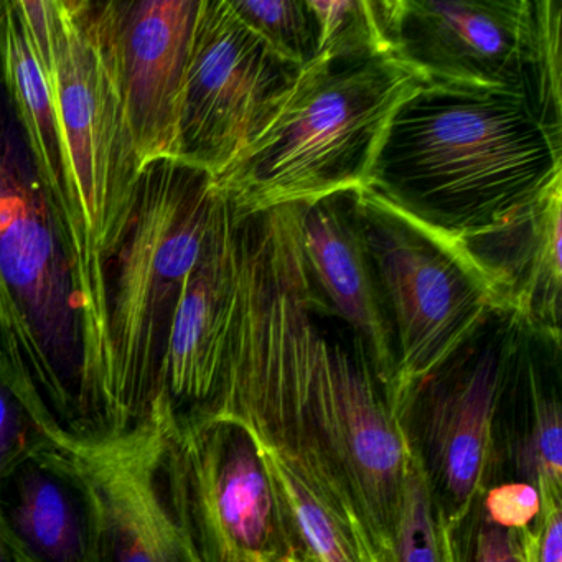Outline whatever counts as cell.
Wrapping results in <instances>:
<instances>
[{
  "mask_svg": "<svg viewBox=\"0 0 562 562\" xmlns=\"http://www.w3.org/2000/svg\"><path fill=\"white\" fill-rule=\"evenodd\" d=\"M144 169L179 160L180 114L200 0L88 2Z\"/></svg>",
  "mask_w": 562,
  "mask_h": 562,
  "instance_id": "4fadbf2b",
  "label": "cell"
},
{
  "mask_svg": "<svg viewBox=\"0 0 562 562\" xmlns=\"http://www.w3.org/2000/svg\"><path fill=\"white\" fill-rule=\"evenodd\" d=\"M218 203L215 179L182 160H157L140 173L103 268L101 358L120 434L156 411L173 317Z\"/></svg>",
  "mask_w": 562,
  "mask_h": 562,
  "instance_id": "5b68a950",
  "label": "cell"
},
{
  "mask_svg": "<svg viewBox=\"0 0 562 562\" xmlns=\"http://www.w3.org/2000/svg\"><path fill=\"white\" fill-rule=\"evenodd\" d=\"M387 562H457L452 529L413 449Z\"/></svg>",
  "mask_w": 562,
  "mask_h": 562,
  "instance_id": "7402d4cb",
  "label": "cell"
},
{
  "mask_svg": "<svg viewBox=\"0 0 562 562\" xmlns=\"http://www.w3.org/2000/svg\"><path fill=\"white\" fill-rule=\"evenodd\" d=\"M0 518L31 562H108L90 476L77 452L54 440L0 475Z\"/></svg>",
  "mask_w": 562,
  "mask_h": 562,
  "instance_id": "2e32d148",
  "label": "cell"
},
{
  "mask_svg": "<svg viewBox=\"0 0 562 562\" xmlns=\"http://www.w3.org/2000/svg\"><path fill=\"white\" fill-rule=\"evenodd\" d=\"M519 532L522 562H562V498L541 499V513Z\"/></svg>",
  "mask_w": 562,
  "mask_h": 562,
  "instance_id": "83f0119b",
  "label": "cell"
},
{
  "mask_svg": "<svg viewBox=\"0 0 562 562\" xmlns=\"http://www.w3.org/2000/svg\"><path fill=\"white\" fill-rule=\"evenodd\" d=\"M522 374L528 387V413L512 443V462L521 482L531 483L541 499L562 498V413L558 394L539 381L532 337H526Z\"/></svg>",
  "mask_w": 562,
  "mask_h": 562,
  "instance_id": "ffe728a7",
  "label": "cell"
},
{
  "mask_svg": "<svg viewBox=\"0 0 562 562\" xmlns=\"http://www.w3.org/2000/svg\"><path fill=\"white\" fill-rule=\"evenodd\" d=\"M480 506L493 525L521 531L541 513V496L531 483L518 480L488 486L480 496Z\"/></svg>",
  "mask_w": 562,
  "mask_h": 562,
  "instance_id": "4316f807",
  "label": "cell"
},
{
  "mask_svg": "<svg viewBox=\"0 0 562 562\" xmlns=\"http://www.w3.org/2000/svg\"><path fill=\"white\" fill-rule=\"evenodd\" d=\"M355 348L351 355L318 331L311 400L378 562H387L411 449L386 391L357 344Z\"/></svg>",
  "mask_w": 562,
  "mask_h": 562,
  "instance_id": "8fae6325",
  "label": "cell"
},
{
  "mask_svg": "<svg viewBox=\"0 0 562 562\" xmlns=\"http://www.w3.org/2000/svg\"><path fill=\"white\" fill-rule=\"evenodd\" d=\"M229 4L276 57L299 68L317 57V29L307 0H229Z\"/></svg>",
  "mask_w": 562,
  "mask_h": 562,
  "instance_id": "603a6c76",
  "label": "cell"
},
{
  "mask_svg": "<svg viewBox=\"0 0 562 562\" xmlns=\"http://www.w3.org/2000/svg\"><path fill=\"white\" fill-rule=\"evenodd\" d=\"M301 243L315 288L350 327L390 397L396 373L393 328L351 193L304 205Z\"/></svg>",
  "mask_w": 562,
  "mask_h": 562,
  "instance_id": "ac0fdd59",
  "label": "cell"
},
{
  "mask_svg": "<svg viewBox=\"0 0 562 562\" xmlns=\"http://www.w3.org/2000/svg\"><path fill=\"white\" fill-rule=\"evenodd\" d=\"M285 562H302L301 559L295 558V555H292V558H289Z\"/></svg>",
  "mask_w": 562,
  "mask_h": 562,
  "instance_id": "f546056e",
  "label": "cell"
},
{
  "mask_svg": "<svg viewBox=\"0 0 562 562\" xmlns=\"http://www.w3.org/2000/svg\"><path fill=\"white\" fill-rule=\"evenodd\" d=\"M426 87L396 55L358 61L317 55L215 189L236 222L368 189L394 117Z\"/></svg>",
  "mask_w": 562,
  "mask_h": 562,
  "instance_id": "277c9868",
  "label": "cell"
},
{
  "mask_svg": "<svg viewBox=\"0 0 562 562\" xmlns=\"http://www.w3.org/2000/svg\"><path fill=\"white\" fill-rule=\"evenodd\" d=\"M35 58L57 100L83 229L88 327L101 353L104 262L130 216L144 167L87 0H55L54 47Z\"/></svg>",
  "mask_w": 562,
  "mask_h": 562,
  "instance_id": "52a82bcc",
  "label": "cell"
},
{
  "mask_svg": "<svg viewBox=\"0 0 562 562\" xmlns=\"http://www.w3.org/2000/svg\"><path fill=\"white\" fill-rule=\"evenodd\" d=\"M302 210L279 206L236 223L235 318L218 386L195 417H225L251 437L295 558L378 562L312 406L317 317L328 304L305 265Z\"/></svg>",
  "mask_w": 562,
  "mask_h": 562,
  "instance_id": "6da1fadb",
  "label": "cell"
},
{
  "mask_svg": "<svg viewBox=\"0 0 562 562\" xmlns=\"http://www.w3.org/2000/svg\"><path fill=\"white\" fill-rule=\"evenodd\" d=\"M166 420L167 493L202 562L292 558L284 521L248 432L218 416L193 417L179 426Z\"/></svg>",
  "mask_w": 562,
  "mask_h": 562,
  "instance_id": "9c48e42d",
  "label": "cell"
},
{
  "mask_svg": "<svg viewBox=\"0 0 562 562\" xmlns=\"http://www.w3.org/2000/svg\"><path fill=\"white\" fill-rule=\"evenodd\" d=\"M299 71L246 27L229 0H200L180 114L179 160L218 179L278 114Z\"/></svg>",
  "mask_w": 562,
  "mask_h": 562,
  "instance_id": "30bf717a",
  "label": "cell"
},
{
  "mask_svg": "<svg viewBox=\"0 0 562 562\" xmlns=\"http://www.w3.org/2000/svg\"><path fill=\"white\" fill-rule=\"evenodd\" d=\"M0 81L35 172L70 236L87 308L85 239L54 88L29 44L14 2L0 0Z\"/></svg>",
  "mask_w": 562,
  "mask_h": 562,
  "instance_id": "d6986e66",
  "label": "cell"
},
{
  "mask_svg": "<svg viewBox=\"0 0 562 562\" xmlns=\"http://www.w3.org/2000/svg\"><path fill=\"white\" fill-rule=\"evenodd\" d=\"M0 562H31L0 518Z\"/></svg>",
  "mask_w": 562,
  "mask_h": 562,
  "instance_id": "f1b7e54d",
  "label": "cell"
},
{
  "mask_svg": "<svg viewBox=\"0 0 562 562\" xmlns=\"http://www.w3.org/2000/svg\"><path fill=\"white\" fill-rule=\"evenodd\" d=\"M238 228L220 193L215 218L187 279L167 345L157 404L172 426L202 414L215 394L235 318Z\"/></svg>",
  "mask_w": 562,
  "mask_h": 562,
  "instance_id": "9a60e30c",
  "label": "cell"
},
{
  "mask_svg": "<svg viewBox=\"0 0 562 562\" xmlns=\"http://www.w3.org/2000/svg\"><path fill=\"white\" fill-rule=\"evenodd\" d=\"M393 328L391 406L505 312L459 236L424 222L374 187L351 193Z\"/></svg>",
  "mask_w": 562,
  "mask_h": 562,
  "instance_id": "8992f818",
  "label": "cell"
},
{
  "mask_svg": "<svg viewBox=\"0 0 562 562\" xmlns=\"http://www.w3.org/2000/svg\"><path fill=\"white\" fill-rule=\"evenodd\" d=\"M317 55L337 61L394 55L386 0H307Z\"/></svg>",
  "mask_w": 562,
  "mask_h": 562,
  "instance_id": "44dd1931",
  "label": "cell"
},
{
  "mask_svg": "<svg viewBox=\"0 0 562 562\" xmlns=\"http://www.w3.org/2000/svg\"><path fill=\"white\" fill-rule=\"evenodd\" d=\"M528 334L515 315L493 312L394 404L450 529L490 486L499 407L518 376Z\"/></svg>",
  "mask_w": 562,
  "mask_h": 562,
  "instance_id": "ba28073f",
  "label": "cell"
},
{
  "mask_svg": "<svg viewBox=\"0 0 562 562\" xmlns=\"http://www.w3.org/2000/svg\"><path fill=\"white\" fill-rule=\"evenodd\" d=\"M452 536L457 562H522L519 532L493 525L480 498Z\"/></svg>",
  "mask_w": 562,
  "mask_h": 562,
  "instance_id": "d4e9b609",
  "label": "cell"
},
{
  "mask_svg": "<svg viewBox=\"0 0 562 562\" xmlns=\"http://www.w3.org/2000/svg\"><path fill=\"white\" fill-rule=\"evenodd\" d=\"M0 376L68 449L117 436L70 236L0 81Z\"/></svg>",
  "mask_w": 562,
  "mask_h": 562,
  "instance_id": "7a4b0ae2",
  "label": "cell"
},
{
  "mask_svg": "<svg viewBox=\"0 0 562 562\" xmlns=\"http://www.w3.org/2000/svg\"><path fill=\"white\" fill-rule=\"evenodd\" d=\"M562 177V133L528 98L426 87L394 117L373 186L453 235L495 225Z\"/></svg>",
  "mask_w": 562,
  "mask_h": 562,
  "instance_id": "3957f363",
  "label": "cell"
},
{
  "mask_svg": "<svg viewBox=\"0 0 562 562\" xmlns=\"http://www.w3.org/2000/svg\"><path fill=\"white\" fill-rule=\"evenodd\" d=\"M166 414L74 449L97 492L108 562H202L180 525L162 472Z\"/></svg>",
  "mask_w": 562,
  "mask_h": 562,
  "instance_id": "5bb4252c",
  "label": "cell"
},
{
  "mask_svg": "<svg viewBox=\"0 0 562 562\" xmlns=\"http://www.w3.org/2000/svg\"><path fill=\"white\" fill-rule=\"evenodd\" d=\"M562 177L488 228L457 235L503 311L536 337L561 345Z\"/></svg>",
  "mask_w": 562,
  "mask_h": 562,
  "instance_id": "e0dca14e",
  "label": "cell"
},
{
  "mask_svg": "<svg viewBox=\"0 0 562 562\" xmlns=\"http://www.w3.org/2000/svg\"><path fill=\"white\" fill-rule=\"evenodd\" d=\"M48 440L50 437L31 411L0 376V475L25 453Z\"/></svg>",
  "mask_w": 562,
  "mask_h": 562,
  "instance_id": "484cf974",
  "label": "cell"
},
{
  "mask_svg": "<svg viewBox=\"0 0 562 562\" xmlns=\"http://www.w3.org/2000/svg\"><path fill=\"white\" fill-rule=\"evenodd\" d=\"M532 98L546 126L562 133V4L535 2Z\"/></svg>",
  "mask_w": 562,
  "mask_h": 562,
  "instance_id": "cb8c5ba5",
  "label": "cell"
},
{
  "mask_svg": "<svg viewBox=\"0 0 562 562\" xmlns=\"http://www.w3.org/2000/svg\"><path fill=\"white\" fill-rule=\"evenodd\" d=\"M386 8L394 55L427 87L519 94L535 104V2L386 0Z\"/></svg>",
  "mask_w": 562,
  "mask_h": 562,
  "instance_id": "7c38bea8",
  "label": "cell"
}]
</instances>
